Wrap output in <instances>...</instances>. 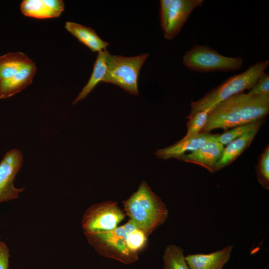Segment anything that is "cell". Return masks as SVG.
<instances>
[{
	"instance_id": "cell-23",
	"label": "cell",
	"mask_w": 269,
	"mask_h": 269,
	"mask_svg": "<svg viewBox=\"0 0 269 269\" xmlns=\"http://www.w3.org/2000/svg\"><path fill=\"white\" fill-rule=\"evenodd\" d=\"M259 182L266 189L269 190V146L267 145L260 155L256 167Z\"/></svg>"
},
{
	"instance_id": "cell-13",
	"label": "cell",
	"mask_w": 269,
	"mask_h": 269,
	"mask_svg": "<svg viewBox=\"0 0 269 269\" xmlns=\"http://www.w3.org/2000/svg\"><path fill=\"white\" fill-rule=\"evenodd\" d=\"M233 248L228 246L208 254L189 255L185 257L190 269H222L229 261Z\"/></svg>"
},
{
	"instance_id": "cell-2",
	"label": "cell",
	"mask_w": 269,
	"mask_h": 269,
	"mask_svg": "<svg viewBox=\"0 0 269 269\" xmlns=\"http://www.w3.org/2000/svg\"><path fill=\"white\" fill-rule=\"evenodd\" d=\"M123 204L125 214L147 237L163 224L168 217L166 205L144 181Z\"/></svg>"
},
{
	"instance_id": "cell-22",
	"label": "cell",
	"mask_w": 269,
	"mask_h": 269,
	"mask_svg": "<svg viewBox=\"0 0 269 269\" xmlns=\"http://www.w3.org/2000/svg\"><path fill=\"white\" fill-rule=\"evenodd\" d=\"M263 122L262 119L234 127L231 130L226 131L224 133L219 134L218 141L223 145L228 144L248 131L257 127H261L263 124Z\"/></svg>"
},
{
	"instance_id": "cell-8",
	"label": "cell",
	"mask_w": 269,
	"mask_h": 269,
	"mask_svg": "<svg viewBox=\"0 0 269 269\" xmlns=\"http://www.w3.org/2000/svg\"><path fill=\"white\" fill-rule=\"evenodd\" d=\"M125 213L117 202L106 201L89 207L81 221L84 232L107 231L113 230L125 217Z\"/></svg>"
},
{
	"instance_id": "cell-10",
	"label": "cell",
	"mask_w": 269,
	"mask_h": 269,
	"mask_svg": "<svg viewBox=\"0 0 269 269\" xmlns=\"http://www.w3.org/2000/svg\"><path fill=\"white\" fill-rule=\"evenodd\" d=\"M224 148L218 140H211L196 150L182 156L179 160L199 165L213 173L216 172V165Z\"/></svg>"
},
{
	"instance_id": "cell-9",
	"label": "cell",
	"mask_w": 269,
	"mask_h": 269,
	"mask_svg": "<svg viewBox=\"0 0 269 269\" xmlns=\"http://www.w3.org/2000/svg\"><path fill=\"white\" fill-rule=\"evenodd\" d=\"M22 164V154L16 149L7 151L0 162V203L19 197L24 188H16L13 180Z\"/></svg>"
},
{
	"instance_id": "cell-18",
	"label": "cell",
	"mask_w": 269,
	"mask_h": 269,
	"mask_svg": "<svg viewBox=\"0 0 269 269\" xmlns=\"http://www.w3.org/2000/svg\"><path fill=\"white\" fill-rule=\"evenodd\" d=\"M34 63L21 52H10L0 56V81L9 78Z\"/></svg>"
},
{
	"instance_id": "cell-3",
	"label": "cell",
	"mask_w": 269,
	"mask_h": 269,
	"mask_svg": "<svg viewBox=\"0 0 269 269\" xmlns=\"http://www.w3.org/2000/svg\"><path fill=\"white\" fill-rule=\"evenodd\" d=\"M269 65L267 60L258 61L244 71L227 79L199 100L192 101L188 116L201 111L208 112L219 103L246 90H250L266 73Z\"/></svg>"
},
{
	"instance_id": "cell-6",
	"label": "cell",
	"mask_w": 269,
	"mask_h": 269,
	"mask_svg": "<svg viewBox=\"0 0 269 269\" xmlns=\"http://www.w3.org/2000/svg\"><path fill=\"white\" fill-rule=\"evenodd\" d=\"M182 62L191 70L210 72L238 70L243 66L244 60L241 57L224 56L208 46L195 45L184 54Z\"/></svg>"
},
{
	"instance_id": "cell-11",
	"label": "cell",
	"mask_w": 269,
	"mask_h": 269,
	"mask_svg": "<svg viewBox=\"0 0 269 269\" xmlns=\"http://www.w3.org/2000/svg\"><path fill=\"white\" fill-rule=\"evenodd\" d=\"M219 134L199 133L196 136L186 140H180L174 144L156 150L154 155L164 160L173 158L179 159L188 151L192 152L211 140H218Z\"/></svg>"
},
{
	"instance_id": "cell-14",
	"label": "cell",
	"mask_w": 269,
	"mask_h": 269,
	"mask_svg": "<svg viewBox=\"0 0 269 269\" xmlns=\"http://www.w3.org/2000/svg\"><path fill=\"white\" fill-rule=\"evenodd\" d=\"M36 71L34 63L18 72L11 77L0 81V99H7L30 85Z\"/></svg>"
},
{
	"instance_id": "cell-12",
	"label": "cell",
	"mask_w": 269,
	"mask_h": 269,
	"mask_svg": "<svg viewBox=\"0 0 269 269\" xmlns=\"http://www.w3.org/2000/svg\"><path fill=\"white\" fill-rule=\"evenodd\" d=\"M64 7L62 0H23L20 5L23 15L40 19L59 17Z\"/></svg>"
},
{
	"instance_id": "cell-16",
	"label": "cell",
	"mask_w": 269,
	"mask_h": 269,
	"mask_svg": "<svg viewBox=\"0 0 269 269\" xmlns=\"http://www.w3.org/2000/svg\"><path fill=\"white\" fill-rule=\"evenodd\" d=\"M65 27L81 43L93 52H100L106 49L109 45L103 41L92 28L74 22H66Z\"/></svg>"
},
{
	"instance_id": "cell-25",
	"label": "cell",
	"mask_w": 269,
	"mask_h": 269,
	"mask_svg": "<svg viewBox=\"0 0 269 269\" xmlns=\"http://www.w3.org/2000/svg\"><path fill=\"white\" fill-rule=\"evenodd\" d=\"M9 250L6 244L0 242V269H8Z\"/></svg>"
},
{
	"instance_id": "cell-1",
	"label": "cell",
	"mask_w": 269,
	"mask_h": 269,
	"mask_svg": "<svg viewBox=\"0 0 269 269\" xmlns=\"http://www.w3.org/2000/svg\"><path fill=\"white\" fill-rule=\"evenodd\" d=\"M269 112V95L253 96L241 93L219 103L208 111L200 133L216 129L225 131L238 126L262 120Z\"/></svg>"
},
{
	"instance_id": "cell-15",
	"label": "cell",
	"mask_w": 269,
	"mask_h": 269,
	"mask_svg": "<svg viewBox=\"0 0 269 269\" xmlns=\"http://www.w3.org/2000/svg\"><path fill=\"white\" fill-rule=\"evenodd\" d=\"M261 127L254 128L235 139L224 148L216 167V171L228 165L236 160L250 145Z\"/></svg>"
},
{
	"instance_id": "cell-21",
	"label": "cell",
	"mask_w": 269,
	"mask_h": 269,
	"mask_svg": "<svg viewBox=\"0 0 269 269\" xmlns=\"http://www.w3.org/2000/svg\"><path fill=\"white\" fill-rule=\"evenodd\" d=\"M208 112L201 111L192 116H188L189 120L186 124L187 132L180 140H184L197 135L205 126L208 117Z\"/></svg>"
},
{
	"instance_id": "cell-17",
	"label": "cell",
	"mask_w": 269,
	"mask_h": 269,
	"mask_svg": "<svg viewBox=\"0 0 269 269\" xmlns=\"http://www.w3.org/2000/svg\"><path fill=\"white\" fill-rule=\"evenodd\" d=\"M109 54L107 49L98 52L90 78L72 103L73 105L85 99L98 84L104 82L107 72V60Z\"/></svg>"
},
{
	"instance_id": "cell-24",
	"label": "cell",
	"mask_w": 269,
	"mask_h": 269,
	"mask_svg": "<svg viewBox=\"0 0 269 269\" xmlns=\"http://www.w3.org/2000/svg\"><path fill=\"white\" fill-rule=\"evenodd\" d=\"M247 94L253 96L269 95V75L265 73Z\"/></svg>"
},
{
	"instance_id": "cell-19",
	"label": "cell",
	"mask_w": 269,
	"mask_h": 269,
	"mask_svg": "<svg viewBox=\"0 0 269 269\" xmlns=\"http://www.w3.org/2000/svg\"><path fill=\"white\" fill-rule=\"evenodd\" d=\"M163 269H190L183 254V250L175 245H168L164 251Z\"/></svg>"
},
{
	"instance_id": "cell-20",
	"label": "cell",
	"mask_w": 269,
	"mask_h": 269,
	"mask_svg": "<svg viewBox=\"0 0 269 269\" xmlns=\"http://www.w3.org/2000/svg\"><path fill=\"white\" fill-rule=\"evenodd\" d=\"M127 234V242L129 248L138 253L146 244L147 236L132 220L123 225Z\"/></svg>"
},
{
	"instance_id": "cell-4",
	"label": "cell",
	"mask_w": 269,
	"mask_h": 269,
	"mask_svg": "<svg viewBox=\"0 0 269 269\" xmlns=\"http://www.w3.org/2000/svg\"><path fill=\"white\" fill-rule=\"evenodd\" d=\"M88 243L100 255L128 264L136 261L138 253L129 247L123 226L107 231L84 232Z\"/></svg>"
},
{
	"instance_id": "cell-7",
	"label": "cell",
	"mask_w": 269,
	"mask_h": 269,
	"mask_svg": "<svg viewBox=\"0 0 269 269\" xmlns=\"http://www.w3.org/2000/svg\"><path fill=\"white\" fill-rule=\"evenodd\" d=\"M203 0H161L160 21L164 37L171 40L179 33L190 14Z\"/></svg>"
},
{
	"instance_id": "cell-5",
	"label": "cell",
	"mask_w": 269,
	"mask_h": 269,
	"mask_svg": "<svg viewBox=\"0 0 269 269\" xmlns=\"http://www.w3.org/2000/svg\"><path fill=\"white\" fill-rule=\"evenodd\" d=\"M149 54L124 57L109 54L104 83L116 85L131 95L139 94L137 81L141 66Z\"/></svg>"
}]
</instances>
